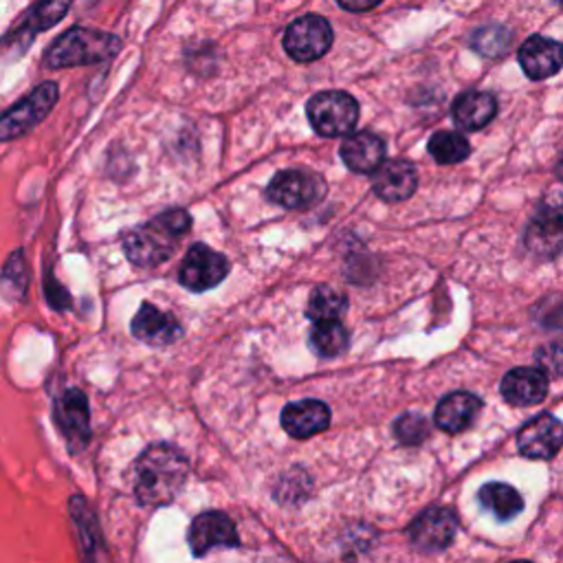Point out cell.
Listing matches in <instances>:
<instances>
[{"label":"cell","instance_id":"cell-23","mask_svg":"<svg viewBox=\"0 0 563 563\" xmlns=\"http://www.w3.org/2000/svg\"><path fill=\"white\" fill-rule=\"evenodd\" d=\"M69 513L80 530L84 556H95V550L99 548L102 537H99V524H97L93 508L89 506V502L82 495H73L69 500Z\"/></svg>","mask_w":563,"mask_h":563},{"label":"cell","instance_id":"cell-5","mask_svg":"<svg viewBox=\"0 0 563 563\" xmlns=\"http://www.w3.org/2000/svg\"><path fill=\"white\" fill-rule=\"evenodd\" d=\"M306 115L313 130L321 137H343L354 130L359 121V104L343 91H326L310 97Z\"/></svg>","mask_w":563,"mask_h":563},{"label":"cell","instance_id":"cell-35","mask_svg":"<svg viewBox=\"0 0 563 563\" xmlns=\"http://www.w3.org/2000/svg\"><path fill=\"white\" fill-rule=\"evenodd\" d=\"M559 3H561V5H563V0H559Z\"/></svg>","mask_w":563,"mask_h":563},{"label":"cell","instance_id":"cell-13","mask_svg":"<svg viewBox=\"0 0 563 563\" xmlns=\"http://www.w3.org/2000/svg\"><path fill=\"white\" fill-rule=\"evenodd\" d=\"M563 445V423L550 414H539L528 421L517 434L521 456L530 460H548Z\"/></svg>","mask_w":563,"mask_h":563},{"label":"cell","instance_id":"cell-20","mask_svg":"<svg viewBox=\"0 0 563 563\" xmlns=\"http://www.w3.org/2000/svg\"><path fill=\"white\" fill-rule=\"evenodd\" d=\"M482 401L471 392L447 395L434 414V423L447 434H460L480 417Z\"/></svg>","mask_w":563,"mask_h":563},{"label":"cell","instance_id":"cell-15","mask_svg":"<svg viewBox=\"0 0 563 563\" xmlns=\"http://www.w3.org/2000/svg\"><path fill=\"white\" fill-rule=\"evenodd\" d=\"M130 330L139 341L156 348L169 345L183 335L180 321L172 313H165L150 302L141 304V308L134 313Z\"/></svg>","mask_w":563,"mask_h":563},{"label":"cell","instance_id":"cell-33","mask_svg":"<svg viewBox=\"0 0 563 563\" xmlns=\"http://www.w3.org/2000/svg\"><path fill=\"white\" fill-rule=\"evenodd\" d=\"M337 3L345 10V12H354V14H361V12H370L374 8H379L384 0H337Z\"/></svg>","mask_w":563,"mask_h":563},{"label":"cell","instance_id":"cell-31","mask_svg":"<svg viewBox=\"0 0 563 563\" xmlns=\"http://www.w3.org/2000/svg\"><path fill=\"white\" fill-rule=\"evenodd\" d=\"M537 367L546 377H563V343L552 341L537 350Z\"/></svg>","mask_w":563,"mask_h":563},{"label":"cell","instance_id":"cell-12","mask_svg":"<svg viewBox=\"0 0 563 563\" xmlns=\"http://www.w3.org/2000/svg\"><path fill=\"white\" fill-rule=\"evenodd\" d=\"M458 532V515L445 506L423 511L410 526L412 543L423 552L445 550Z\"/></svg>","mask_w":563,"mask_h":563},{"label":"cell","instance_id":"cell-7","mask_svg":"<svg viewBox=\"0 0 563 563\" xmlns=\"http://www.w3.org/2000/svg\"><path fill=\"white\" fill-rule=\"evenodd\" d=\"M526 247L541 258H552L563 249V195H548L535 210L526 230Z\"/></svg>","mask_w":563,"mask_h":563},{"label":"cell","instance_id":"cell-25","mask_svg":"<svg viewBox=\"0 0 563 563\" xmlns=\"http://www.w3.org/2000/svg\"><path fill=\"white\" fill-rule=\"evenodd\" d=\"M310 348L319 356H337L348 348V330L337 319L315 321L310 330Z\"/></svg>","mask_w":563,"mask_h":563},{"label":"cell","instance_id":"cell-26","mask_svg":"<svg viewBox=\"0 0 563 563\" xmlns=\"http://www.w3.org/2000/svg\"><path fill=\"white\" fill-rule=\"evenodd\" d=\"M427 148H430V154L441 165L462 163L471 152L469 141L460 132H451V130H438L436 134H432Z\"/></svg>","mask_w":563,"mask_h":563},{"label":"cell","instance_id":"cell-6","mask_svg":"<svg viewBox=\"0 0 563 563\" xmlns=\"http://www.w3.org/2000/svg\"><path fill=\"white\" fill-rule=\"evenodd\" d=\"M54 421L62 438L67 441L69 454H82L91 443V406L82 390H64L54 406Z\"/></svg>","mask_w":563,"mask_h":563},{"label":"cell","instance_id":"cell-29","mask_svg":"<svg viewBox=\"0 0 563 563\" xmlns=\"http://www.w3.org/2000/svg\"><path fill=\"white\" fill-rule=\"evenodd\" d=\"M511 45V34L500 27V25H489V27H480L473 36H471V47L486 58H500L508 51Z\"/></svg>","mask_w":563,"mask_h":563},{"label":"cell","instance_id":"cell-22","mask_svg":"<svg viewBox=\"0 0 563 563\" xmlns=\"http://www.w3.org/2000/svg\"><path fill=\"white\" fill-rule=\"evenodd\" d=\"M478 500H480L482 508H486L500 521H508V519L517 517L524 508L521 495L511 484H504V482L484 484L478 493Z\"/></svg>","mask_w":563,"mask_h":563},{"label":"cell","instance_id":"cell-24","mask_svg":"<svg viewBox=\"0 0 563 563\" xmlns=\"http://www.w3.org/2000/svg\"><path fill=\"white\" fill-rule=\"evenodd\" d=\"M71 0H38L27 19L21 23V32H27L30 36L47 32L67 16Z\"/></svg>","mask_w":563,"mask_h":563},{"label":"cell","instance_id":"cell-9","mask_svg":"<svg viewBox=\"0 0 563 563\" xmlns=\"http://www.w3.org/2000/svg\"><path fill=\"white\" fill-rule=\"evenodd\" d=\"M230 275V260L214 251L212 247L197 243L185 254L180 269H178V282L195 293L210 291L219 286Z\"/></svg>","mask_w":563,"mask_h":563},{"label":"cell","instance_id":"cell-1","mask_svg":"<svg viewBox=\"0 0 563 563\" xmlns=\"http://www.w3.org/2000/svg\"><path fill=\"white\" fill-rule=\"evenodd\" d=\"M190 476V460L167 443L150 445L134 462V497L141 506L156 508L174 502Z\"/></svg>","mask_w":563,"mask_h":563},{"label":"cell","instance_id":"cell-30","mask_svg":"<svg viewBox=\"0 0 563 563\" xmlns=\"http://www.w3.org/2000/svg\"><path fill=\"white\" fill-rule=\"evenodd\" d=\"M432 425L423 414H406L395 423V436L403 445H421L430 438Z\"/></svg>","mask_w":563,"mask_h":563},{"label":"cell","instance_id":"cell-34","mask_svg":"<svg viewBox=\"0 0 563 563\" xmlns=\"http://www.w3.org/2000/svg\"><path fill=\"white\" fill-rule=\"evenodd\" d=\"M554 174H556V178L563 183V152L559 154V161H556V165H554Z\"/></svg>","mask_w":563,"mask_h":563},{"label":"cell","instance_id":"cell-28","mask_svg":"<svg viewBox=\"0 0 563 563\" xmlns=\"http://www.w3.org/2000/svg\"><path fill=\"white\" fill-rule=\"evenodd\" d=\"M348 302L345 295L339 293L332 286H317L310 293L308 306H306V315L313 321H328V319H339V315L345 310Z\"/></svg>","mask_w":563,"mask_h":563},{"label":"cell","instance_id":"cell-11","mask_svg":"<svg viewBox=\"0 0 563 563\" xmlns=\"http://www.w3.org/2000/svg\"><path fill=\"white\" fill-rule=\"evenodd\" d=\"M187 543H190L197 556H203L219 548H236L241 537L230 515L221 511H208L195 517L190 532H187Z\"/></svg>","mask_w":563,"mask_h":563},{"label":"cell","instance_id":"cell-2","mask_svg":"<svg viewBox=\"0 0 563 563\" xmlns=\"http://www.w3.org/2000/svg\"><path fill=\"white\" fill-rule=\"evenodd\" d=\"M192 216L185 210H167L124 236V254L130 265L152 269L169 260L180 238L190 232Z\"/></svg>","mask_w":563,"mask_h":563},{"label":"cell","instance_id":"cell-27","mask_svg":"<svg viewBox=\"0 0 563 563\" xmlns=\"http://www.w3.org/2000/svg\"><path fill=\"white\" fill-rule=\"evenodd\" d=\"M30 286V269H27V260L25 254L19 249L14 251L8 262L3 265V271H0V291H3L10 300H23Z\"/></svg>","mask_w":563,"mask_h":563},{"label":"cell","instance_id":"cell-14","mask_svg":"<svg viewBox=\"0 0 563 563\" xmlns=\"http://www.w3.org/2000/svg\"><path fill=\"white\" fill-rule=\"evenodd\" d=\"M417 185H419L417 167L406 159L384 161L377 169H374V180H372L374 192L388 203H399L410 199L417 192Z\"/></svg>","mask_w":563,"mask_h":563},{"label":"cell","instance_id":"cell-8","mask_svg":"<svg viewBox=\"0 0 563 563\" xmlns=\"http://www.w3.org/2000/svg\"><path fill=\"white\" fill-rule=\"evenodd\" d=\"M269 199L286 210H306L326 195L324 180L306 169H284L267 187Z\"/></svg>","mask_w":563,"mask_h":563},{"label":"cell","instance_id":"cell-18","mask_svg":"<svg viewBox=\"0 0 563 563\" xmlns=\"http://www.w3.org/2000/svg\"><path fill=\"white\" fill-rule=\"evenodd\" d=\"M330 425V410L321 401H297L284 408L282 427L297 441L313 438L326 432Z\"/></svg>","mask_w":563,"mask_h":563},{"label":"cell","instance_id":"cell-17","mask_svg":"<svg viewBox=\"0 0 563 563\" xmlns=\"http://www.w3.org/2000/svg\"><path fill=\"white\" fill-rule=\"evenodd\" d=\"M500 390L508 406L530 408L546 399L548 377L539 367H515L506 372Z\"/></svg>","mask_w":563,"mask_h":563},{"label":"cell","instance_id":"cell-10","mask_svg":"<svg viewBox=\"0 0 563 563\" xmlns=\"http://www.w3.org/2000/svg\"><path fill=\"white\" fill-rule=\"evenodd\" d=\"M330 45L332 27L317 14L297 19L284 34V49L295 62H315L328 54Z\"/></svg>","mask_w":563,"mask_h":563},{"label":"cell","instance_id":"cell-32","mask_svg":"<svg viewBox=\"0 0 563 563\" xmlns=\"http://www.w3.org/2000/svg\"><path fill=\"white\" fill-rule=\"evenodd\" d=\"M45 297H47L49 306H51L54 310H58V313L69 310L71 304H73L71 293L56 280V275H51V269H49V267H47V271H45Z\"/></svg>","mask_w":563,"mask_h":563},{"label":"cell","instance_id":"cell-21","mask_svg":"<svg viewBox=\"0 0 563 563\" xmlns=\"http://www.w3.org/2000/svg\"><path fill=\"white\" fill-rule=\"evenodd\" d=\"M451 115L462 130H480L495 119L497 102L491 93L467 91L454 102Z\"/></svg>","mask_w":563,"mask_h":563},{"label":"cell","instance_id":"cell-3","mask_svg":"<svg viewBox=\"0 0 563 563\" xmlns=\"http://www.w3.org/2000/svg\"><path fill=\"white\" fill-rule=\"evenodd\" d=\"M121 49V40L113 34L73 27L64 32L45 54V64L49 69H69L84 64H99L115 58Z\"/></svg>","mask_w":563,"mask_h":563},{"label":"cell","instance_id":"cell-16","mask_svg":"<svg viewBox=\"0 0 563 563\" xmlns=\"http://www.w3.org/2000/svg\"><path fill=\"white\" fill-rule=\"evenodd\" d=\"M519 67L530 80L552 78L563 69V45L546 36H530L519 47Z\"/></svg>","mask_w":563,"mask_h":563},{"label":"cell","instance_id":"cell-19","mask_svg":"<svg viewBox=\"0 0 563 563\" xmlns=\"http://www.w3.org/2000/svg\"><path fill=\"white\" fill-rule=\"evenodd\" d=\"M339 152L348 169L370 174L386 161V141L374 132H356L341 143Z\"/></svg>","mask_w":563,"mask_h":563},{"label":"cell","instance_id":"cell-4","mask_svg":"<svg viewBox=\"0 0 563 563\" xmlns=\"http://www.w3.org/2000/svg\"><path fill=\"white\" fill-rule=\"evenodd\" d=\"M60 89L56 82H45L36 91H32L25 99L14 104L10 110L0 115V141H14L32 132L38 124H43L54 106L58 104Z\"/></svg>","mask_w":563,"mask_h":563}]
</instances>
